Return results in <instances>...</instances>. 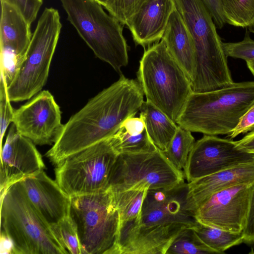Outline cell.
Segmentation results:
<instances>
[{
	"mask_svg": "<svg viewBox=\"0 0 254 254\" xmlns=\"http://www.w3.org/2000/svg\"><path fill=\"white\" fill-rule=\"evenodd\" d=\"M199 238L217 254L243 242V232L234 233L204 225L196 220L192 227Z\"/></svg>",
	"mask_w": 254,
	"mask_h": 254,
	"instance_id": "cell-23",
	"label": "cell"
},
{
	"mask_svg": "<svg viewBox=\"0 0 254 254\" xmlns=\"http://www.w3.org/2000/svg\"><path fill=\"white\" fill-rule=\"evenodd\" d=\"M0 233L11 241L12 254H67L29 200L20 181L0 195Z\"/></svg>",
	"mask_w": 254,
	"mask_h": 254,
	"instance_id": "cell-5",
	"label": "cell"
},
{
	"mask_svg": "<svg viewBox=\"0 0 254 254\" xmlns=\"http://www.w3.org/2000/svg\"><path fill=\"white\" fill-rule=\"evenodd\" d=\"M254 183V161L188 183V208L194 216L196 210L215 193L238 184Z\"/></svg>",
	"mask_w": 254,
	"mask_h": 254,
	"instance_id": "cell-18",
	"label": "cell"
},
{
	"mask_svg": "<svg viewBox=\"0 0 254 254\" xmlns=\"http://www.w3.org/2000/svg\"><path fill=\"white\" fill-rule=\"evenodd\" d=\"M34 144L11 126L1 149L0 195L13 184L45 168Z\"/></svg>",
	"mask_w": 254,
	"mask_h": 254,
	"instance_id": "cell-15",
	"label": "cell"
},
{
	"mask_svg": "<svg viewBox=\"0 0 254 254\" xmlns=\"http://www.w3.org/2000/svg\"><path fill=\"white\" fill-rule=\"evenodd\" d=\"M15 6L31 25L37 16L43 0H0Z\"/></svg>",
	"mask_w": 254,
	"mask_h": 254,
	"instance_id": "cell-32",
	"label": "cell"
},
{
	"mask_svg": "<svg viewBox=\"0 0 254 254\" xmlns=\"http://www.w3.org/2000/svg\"><path fill=\"white\" fill-rule=\"evenodd\" d=\"M246 62L248 68L254 76V60H248Z\"/></svg>",
	"mask_w": 254,
	"mask_h": 254,
	"instance_id": "cell-40",
	"label": "cell"
},
{
	"mask_svg": "<svg viewBox=\"0 0 254 254\" xmlns=\"http://www.w3.org/2000/svg\"><path fill=\"white\" fill-rule=\"evenodd\" d=\"M252 185L238 184L215 193L196 210V220L223 230L242 232L248 213Z\"/></svg>",
	"mask_w": 254,
	"mask_h": 254,
	"instance_id": "cell-14",
	"label": "cell"
},
{
	"mask_svg": "<svg viewBox=\"0 0 254 254\" xmlns=\"http://www.w3.org/2000/svg\"><path fill=\"white\" fill-rule=\"evenodd\" d=\"M254 129V104L244 114L234 130L228 136L232 139L238 135L247 133Z\"/></svg>",
	"mask_w": 254,
	"mask_h": 254,
	"instance_id": "cell-34",
	"label": "cell"
},
{
	"mask_svg": "<svg viewBox=\"0 0 254 254\" xmlns=\"http://www.w3.org/2000/svg\"><path fill=\"white\" fill-rule=\"evenodd\" d=\"M118 155L111 137L104 139L57 164L56 181L70 196L105 190Z\"/></svg>",
	"mask_w": 254,
	"mask_h": 254,
	"instance_id": "cell-10",
	"label": "cell"
},
{
	"mask_svg": "<svg viewBox=\"0 0 254 254\" xmlns=\"http://www.w3.org/2000/svg\"><path fill=\"white\" fill-rule=\"evenodd\" d=\"M6 84L3 79H0V147L6 130L12 122L14 111L9 99Z\"/></svg>",
	"mask_w": 254,
	"mask_h": 254,
	"instance_id": "cell-31",
	"label": "cell"
},
{
	"mask_svg": "<svg viewBox=\"0 0 254 254\" xmlns=\"http://www.w3.org/2000/svg\"><path fill=\"white\" fill-rule=\"evenodd\" d=\"M236 141L239 148L249 152H254V130Z\"/></svg>",
	"mask_w": 254,
	"mask_h": 254,
	"instance_id": "cell-37",
	"label": "cell"
},
{
	"mask_svg": "<svg viewBox=\"0 0 254 254\" xmlns=\"http://www.w3.org/2000/svg\"><path fill=\"white\" fill-rule=\"evenodd\" d=\"M254 104V81L190 95L176 124L191 132L229 134Z\"/></svg>",
	"mask_w": 254,
	"mask_h": 254,
	"instance_id": "cell-3",
	"label": "cell"
},
{
	"mask_svg": "<svg viewBox=\"0 0 254 254\" xmlns=\"http://www.w3.org/2000/svg\"><path fill=\"white\" fill-rule=\"evenodd\" d=\"M137 79L146 101L176 123L192 92L191 83L163 40L144 51Z\"/></svg>",
	"mask_w": 254,
	"mask_h": 254,
	"instance_id": "cell-6",
	"label": "cell"
},
{
	"mask_svg": "<svg viewBox=\"0 0 254 254\" xmlns=\"http://www.w3.org/2000/svg\"><path fill=\"white\" fill-rule=\"evenodd\" d=\"M188 184L148 189L144 198L140 226L123 254H166L184 228L196 220L187 206Z\"/></svg>",
	"mask_w": 254,
	"mask_h": 254,
	"instance_id": "cell-2",
	"label": "cell"
},
{
	"mask_svg": "<svg viewBox=\"0 0 254 254\" xmlns=\"http://www.w3.org/2000/svg\"><path fill=\"white\" fill-rule=\"evenodd\" d=\"M147 0H112L106 9L110 14L125 25L132 15Z\"/></svg>",
	"mask_w": 254,
	"mask_h": 254,
	"instance_id": "cell-30",
	"label": "cell"
},
{
	"mask_svg": "<svg viewBox=\"0 0 254 254\" xmlns=\"http://www.w3.org/2000/svg\"><path fill=\"white\" fill-rule=\"evenodd\" d=\"M254 161V153L239 148L236 141L204 135L194 143L183 172L189 183Z\"/></svg>",
	"mask_w": 254,
	"mask_h": 254,
	"instance_id": "cell-12",
	"label": "cell"
},
{
	"mask_svg": "<svg viewBox=\"0 0 254 254\" xmlns=\"http://www.w3.org/2000/svg\"><path fill=\"white\" fill-rule=\"evenodd\" d=\"M226 23L254 33V0H220Z\"/></svg>",
	"mask_w": 254,
	"mask_h": 254,
	"instance_id": "cell-24",
	"label": "cell"
},
{
	"mask_svg": "<svg viewBox=\"0 0 254 254\" xmlns=\"http://www.w3.org/2000/svg\"><path fill=\"white\" fill-rule=\"evenodd\" d=\"M173 0H147L126 21L136 45L143 47L162 39L170 16L175 9Z\"/></svg>",
	"mask_w": 254,
	"mask_h": 254,
	"instance_id": "cell-17",
	"label": "cell"
},
{
	"mask_svg": "<svg viewBox=\"0 0 254 254\" xmlns=\"http://www.w3.org/2000/svg\"><path fill=\"white\" fill-rule=\"evenodd\" d=\"M62 27L58 10L45 8L20 67L7 87L10 102L26 100L41 92L48 79Z\"/></svg>",
	"mask_w": 254,
	"mask_h": 254,
	"instance_id": "cell-9",
	"label": "cell"
},
{
	"mask_svg": "<svg viewBox=\"0 0 254 254\" xmlns=\"http://www.w3.org/2000/svg\"><path fill=\"white\" fill-rule=\"evenodd\" d=\"M162 40L172 56L183 68L191 82L195 69V48L191 36L177 9L169 18Z\"/></svg>",
	"mask_w": 254,
	"mask_h": 254,
	"instance_id": "cell-20",
	"label": "cell"
},
{
	"mask_svg": "<svg viewBox=\"0 0 254 254\" xmlns=\"http://www.w3.org/2000/svg\"><path fill=\"white\" fill-rule=\"evenodd\" d=\"M111 139L119 154L149 152L158 149L150 139L146 128L137 134H130L120 128Z\"/></svg>",
	"mask_w": 254,
	"mask_h": 254,
	"instance_id": "cell-26",
	"label": "cell"
},
{
	"mask_svg": "<svg viewBox=\"0 0 254 254\" xmlns=\"http://www.w3.org/2000/svg\"><path fill=\"white\" fill-rule=\"evenodd\" d=\"M106 9L111 3L112 0H95Z\"/></svg>",
	"mask_w": 254,
	"mask_h": 254,
	"instance_id": "cell-39",
	"label": "cell"
},
{
	"mask_svg": "<svg viewBox=\"0 0 254 254\" xmlns=\"http://www.w3.org/2000/svg\"><path fill=\"white\" fill-rule=\"evenodd\" d=\"M20 182L30 202L50 226L69 215L71 196L43 170Z\"/></svg>",
	"mask_w": 254,
	"mask_h": 254,
	"instance_id": "cell-16",
	"label": "cell"
},
{
	"mask_svg": "<svg viewBox=\"0 0 254 254\" xmlns=\"http://www.w3.org/2000/svg\"><path fill=\"white\" fill-rule=\"evenodd\" d=\"M193 40L195 69L193 92L219 89L234 82L223 42L210 13L200 0H173Z\"/></svg>",
	"mask_w": 254,
	"mask_h": 254,
	"instance_id": "cell-4",
	"label": "cell"
},
{
	"mask_svg": "<svg viewBox=\"0 0 254 254\" xmlns=\"http://www.w3.org/2000/svg\"><path fill=\"white\" fill-rule=\"evenodd\" d=\"M140 111L139 116L144 121L150 139L158 149L165 151L174 136L178 125L147 101L143 102Z\"/></svg>",
	"mask_w": 254,
	"mask_h": 254,
	"instance_id": "cell-22",
	"label": "cell"
},
{
	"mask_svg": "<svg viewBox=\"0 0 254 254\" xmlns=\"http://www.w3.org/2000/svg\"><path fill=\"white\" fill-rule=\"evenodd\" d=\"M12 123L19 134L39 145L54 143L64 127L60 107L48 90L14 110Z\"/></svg>",
	"mask_w": 254,
	"mask_h": 254,
	"instance_id": "cell-13",
	"label": "cell"
},
{
	"mask_svg": "<svg viewBox=\"0 0 254 254\" xmlns=\"http://www.w3.org/2000/svg\"><path fill=\"white\" fill-rule=\"evenodd\" d=\"M145 128L144 121L140 116L127 118L123 122L120 127L130 134L142 133Z\"/></svg>",
	"mask_w": 254,
	"mask_h": 254,
	"instance_id": "cell-36",
	"label": "cell"
},
{
	"mask_svg": "<svg viewBox=\"0 0 254 254\" xmlns=\"http://www.w3.org/2000/svg\"><path fill=\"white\" fill-rule=\"evenodd\" d=\"M67 19L97 58L121 73L128 64L124 25L95 0H60Z\"/></svg>",
	"mask_w": 254,
	"mask_h": 254,
	"instance_id": "cell-7",
	"label": "cell"
},
{
	"mask_svg": "<svg viewBox=\"0 0 254 254\" xmlns=\"http://www.w3.org/2000/svg\"><path fill=\"white\" fill-rule=\"evenodd\" d=\"M217 254L199 238L192 227L183 229L175 237L166 254Z\"/></svg>",
	"mask_w": 254,
	"mask_h": 254,
	"instance_id": "cell-27",
	"label": "cell"
},
{
	"mask_svg": "<svg viewBox=\"0 0 254 254\" xmlns=\"http://www.w3.org/2000/svg\"><path fill=\"white\" fill-rule=\"evenodd\" d=\"M253 153H254V152H253Z\"/></svg>",
	"mask_w": 254,
	"mask_h": 254,
	"instance_id": "cell-41",
	"label": "cell"
},
{
	"mask_svg": "<svg viewBox=\"0 0 254 254\" xmlns=\"http://www.w3.org/2000/svg\"><path fill=\"white\" fill-rule=\"evenodd\" d=\"M61 244L70 254H81L76 227L70 216L50 226Z\"/></svg>",
	"mask_w": 254,
	"mask_h": 254,
	"instance_id": "cell-28",
	"label": "cell"
},
{
	"mask_svg": "<svg viewBox=\"0 0 254 254\" xmlns=\"http://www.w3.org/2000/svg\"><path fill=\"white\" fill-rule=\"evenodd\" d=\"M148 188L113 192L119 214L118 254H122L139 228Z\"/></svg>",
	"mask_w": 254,
	"mask_h": 254,
	"instance_id": "cell-21",
	"label": "cell"
},
{
	"mask_svg": "<svg viewBox=\"0 0 254 254\" xmlns=\"http://www.w3.org/2000/svg\"><path fill=\"white\" fill-rule=\"evenodd\" d=\"M0 50L14 55L22 62L32 34L31 25L13 5L1 0Z\"/></svg>",
	"mask_w": 254,
	"mask_h": 254,
	"instance_id": "cell-19",
	"label": "cell"
},
{
	"mask_svg": "<svg viewBox=\"0 0 254 254\" xmlns=\"http://www.w3.org/2000/svg\"><path fill=\"white\" fill-rule=\"evenodd\" d=\"M184 172L176 169L163 152L119 154L109 182L113 192L141 188H170L184 181Z\"/></svg>",
	"mask_w": 254,
	"mask_h": 254,
	"instance_id": "cell-11",
	"label": "cell"
},
{
	"mask_svg": "<svg viewBox=\"0 0 254 254\" xmlns=\"http://www.w3.org/2000/svg\"><path fill=\"white\" fill-rule=\"evenodd\" d=\"M226 56L245 60H254V40L247 32L244 39L237 42H223Z\"/></svg>",
	"mask_w": 254,
	"mask_h": 254,
	"instance_id": "cell-29",
	"label": "cell"
},
{
	"mask_svg": "<svg viewBox=\"0 0 254 254\" xmlns=\"http://www.w3.org/2000/svg\"><path fill=\"white\" fill-rule=\"evenodd\" d=\"M191 132L178 126L167 149L163 152L170 163L180 171H184L190 153L195 142Z\"/></svg>",
	"mask_w": 254,
	"mask_h": 254,
	"instance_id": "cell-25",
	"label": "cell"
},
{
	"mask_svg": "<svg viewBox=\"0 0 254 254\" xmlns=\"http://www.w3.org/2000/svg\"><path fill=\"white\" fill-rule=\"evenodd\" d=\"M1 253L12 254L13 246L10 239L5 235L0 233Z\"/></svg>",
	"mask_w": 254,
	"mask_h": 254,
	"instance_id": "cell-38",
	"label": "cell"
},
{
	"mask_svg": "<svg viewBox=\"0 0 254 254\" xmlns=\"http://www.w3.org/2000/svg\"><path fill=\"white\" fill-rule=\"evenodd\" d=\"M211 15L217 28H222L226 23L220 0H200Z\"/></svg>",
	"mask_w": 254,
	"mask_h": 254,
	"instance_id": "cell-35",
	"label": "cell"
},
{
	"mask_svg": "<svg viewBox=\"0 0 254 254\" xmlns=\"http://www.w3.org/2000/svg\"><path fill=\"white\" fill-rule=\"evenodd\" d=\"M143 96L138 81L121 75L64 125L46 156L57 165L67 157L112 137L126 120L140 111Z\"/></svg>",
	"mask_w": 254,
	"mask_h": 254,
	"instance_id": "cell-1",
	"label": "cell"
},
{
	"mask_svg": "<svg viewBox=\"0 0 254 254\" xmlns=\"http://www.w3.org/2000/svg\"><path fill=\"white\" fill-rule=\"evenodd\" d=\"M70 196L81 254H118L119 214L111 190Z\"/></svg>",
	"mask_w": 254,
	"mask_h": 254,
	"instance_id": "cell-8",
	"label": "cell"
},
{
	"mask_svg": "<svg viewBox=\"0 0 254 254\" xmlns=\"http://www.w3.org/2000/svg\"><path fill=\"white\" fill-rule=\"evenodd\" d=\"M243 242L254 244V183L252 185L249 208L243 230Z\"/></svg>",
	"mask_w": 254,
	"mask_h": 254,
	"instance_id": "cell-33",
	"label": "cell"
}]
</instances>
